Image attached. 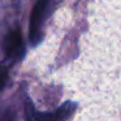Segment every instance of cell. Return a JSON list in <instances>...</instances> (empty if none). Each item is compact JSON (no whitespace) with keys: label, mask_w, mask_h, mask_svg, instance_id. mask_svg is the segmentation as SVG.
I'll return each instance as SVG.
<instances>
[{"label":"cell","mask_w":121,"mask_h":121,"mask_svg":"<svg viewBox=\"0 0 121 121\" xmlns=\"http://www.w3.org/2000/svg\"><path fill=\"white\" fill-rule=\"evenodd\" d=\"M76 104L72 102H66L59 108L56 112L52 113H44V112H37L31 103H27L26 105V116L27 121H64L66 117L73 113Z\"/></svg>","instance_id":"1"},{"label":"cell","mask_w":121,"mask_h":121,"mask_svg":"<svg viewBox=\"0 0 121 121\" xmlns=\"http://www.w3.org/2000/svg\"><path fill=\"white\" fill-rule=\"evenodd\" d=\"M48 3H50V0H38L34 8H33L31 17H30V34H29L30 42L33 44L39 43L40 38H42V25H43V20L46 17Z\"/></svg>","instance_id":"2"},{"label":"cell","mask_w":121,"mask_h":121,"mask_svg":"<svg viewBox=\"0 0 121 121\" xmlns=\"http://www.w3.org/2000/svg\"><path fill=\"white\" fill-rule=\"evenodd\" d=\"M4 51H5L7 56L13 60L21 59L25 53L24 48V40H22L21 31L18 29H13L7 34L5 39H4Z\"/></svg>","instance_id":"3"},{"label":"cell","mask_w":121,"mask_h":121,"mask_svg":"<svg viewBox=\"0 0 121 121\" xmlns=\"http://www.w3.org/2000/svg\"><path fill=\"white\" fill-rule=\"evenodd\" d=\"M8 82V69L4 64H0V90Z\"/></svg>","instance_id":"4"}]
</instances>
